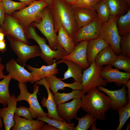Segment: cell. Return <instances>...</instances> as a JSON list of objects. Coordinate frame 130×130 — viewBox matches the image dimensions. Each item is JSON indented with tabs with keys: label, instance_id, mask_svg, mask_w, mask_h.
Segmentation results:
<instances>
[{
	"label": "cell",
	"instance_id": "obj_44",
	"mask_svg": "<svg viewBox=\"0 0 130 130\" xmlns=\"http://www.w3.org/2000/svg\"><path fill=\"white\" fill-rule=\"evenodd\" d=\"M128 88V94L127 100L128 102L130 101V80H129L125 84Z\"/></svg>",
	"mask_w": 130,
	"mask_h": 130
},
{
	"label": "cell",
	"instance_id": "obj_26",
	"mask_svg": "<svg viewBox=\"0 0 130 130\" xmlns=\"http://www.w3.org/2000/svg\"><path fill=\"white\" fill-rule=\"evenodd\" d=\"M117 55L111 46L109 45L98 54L94 61L97 65L102 67L104 65H111L116 58Z\"/></svg>",
	"mask_w": 130,
	"mask_h": 130
},
{
	"label": "cell",
	"instance_id": "obj_36",
	"mask_svg": "<svg viewBox=\"0 0 130 130\" xmlns=\"http://www.w3.org/2000/svg\"><path fill=\"white\" fill-rule=\"evenodd\" d=\"M119 124L116 130H121L130 117V101L124 106L118 109Z\"/></svg>",
	"mask_w": 130,
	"mask_h": 130
},
{
	"label": "cell",
	"instance_id": "obj_12",
	"mask_svg": "<svg viewBox=\"0 0 130 130\" xmlns=\"http://www.w3.org/2000/svg\"><path fill=\"white\" fill-rule=\"evenodd\" d=\"M89 40L82 41L77 43L73 51L61 59L73 61L78 64L83 70L87 69L90 66L86 54L87 46Z\"/></svg>",
	"mask_w": 130,
	"mask_h": 130
},
{
	"label": "cell",
	"instance_id": "obj_8",
	"mask_svg": "<svg viewBox=\"0 0 130 130\" xmlns=\"http://www.w3.org/2000/svg\"><path fill=\"white\" fill-rule=\"evenodd\" d=\"M102 67L97 65L94 60L88 68L83 72L81 91L83 95L98 86H105L107 85V83L101 76Z\"/></svg>",
	"mask_w": 130,
	"mask_h": 130
},
{
	"label": "cell",
	"instance_id": "obj_9",
	"mask_svg": "<svg viewBox=\"0 0 130 130\" xmlns=\"http://www.w3.org/2000/svg\"><path fill=\"white\" fill-rule=\"evenodd\" d=\"M120 15L110 16L108 21L103 23L99 36L103 38L111 46L117 55L121 54L120 43L121 38L116 25Z\"/></svg>",
	"mask_w": 130,
	"mask_h": 130
},
{
	"label": "cell",
	"instance_id": "obj_18",
	"mask_svg": "<svg viewBox=\"0 0 130 130\" xmlns=\"http://www.w3.org/2000/svg\"><path fill=\"white\" fill-rule=\"evenodd\" d=\"M18 100L15 95L12 94L7 107L0 108V116L2 118L6 130H9L15 124L14 116L17 109Z\"/></svg>",
	"mask_w": 130,
	"mask_h": 130
},
{
	"label": "cell",
	"instance_id": "obj_13",
	"mask_svg": "<svg viewBox=\"0 0 130 130\" xmlns=\"http://www.w3.org/2000/svg\"><path fill=\"white\" fill-rule=\"evenodd\" d=\"M126 86L123 85L120 89L115 90H110L102 86L97 87L100 91L106 94L110 99V109L115 111L126 105L128 101L126 96Z\"/></svg>",
	"mask_w": 130,
	"mask_h": 130
},
{
	"label": "cell",
	"instance_id": "obj_49",
	"mask_svg": "<svg viewBox=\"0 0 130 130\" xmlns=\"http://www.w3.org/2000/svg\"><path fill=\"white\" fill-rule=\"evenodd\" d=\"M46 1L48 3V6L49 7L52 4L53 0H44Z\"/></svg>",
	"mask_w": 130,
	"mask_h": 130
},
{
	"label": "cell",
	"instance_id": "obj_20",
	"mask_svg": "<svg viewBox=\"0 0 130 130\" xmlns=\"http://www.w3.org/2000/svg\"><path fill=\"white\" fill-rule=\"evenodd\" d=\"M109 45V44L100 36L89 40L87 46L86 54L89 65L94 60L98 54Z\"/></svg>",
	"mask_w": 130,
	"mask_h": 130
},
{
	"label": "cell",
	"instance_id": "obj_3",
	"mask_svg": "<svg viewBox=\"0 0 130 130\" xmlns=\"http://www.w3.org/2000/svg\"><path fill=\"white\" fill-rule=\"evenodd\" d=\"M35 27L31 24L25 31L27 39H32L38 44L41 51L40 56L48 65L53 64L55 60L58 61L67 55L65 50L57 44L56 50H52L46 43V39L41 37L37 33Z\"/></svg>",
	"mask_w": 130,
	"mask_h": 130
},
{
	"label": "cell",
	"instance_id": "obj_17",
	"mask_svg": "<svg viewBox=\"0 0 130 130\" xmlns=\"http://www.w3.org/2000/svg\"><path fill=\"white\" fill-rule=\"evenodd\" d=\"M38 85H42L45 87L48 94L47 98L43 97L41 101L42 106L46 108L48 111L47 117L50 119H55L67 122L58 115L57 111V105L54 101L53 93L51 91L46 78L36 82Z\"/></svg>",
	"mask_w": 130,
	"mask_h": 130
},
{
	"label": "cell",
	"instance_id": "obj_45",
	"mask_svg": "<svg viewBox=\"0 0 130 130\" xmlns=\"http://www.w3.org/2000/svg\"><path fill=\"white\" fill-rule=\"evenodd\" d=\"M20 2H22L28 6L33 2L37 0H19Z\"/></svg>",
	"mask_w": 130,
	"mask_h": 130
},
{
	"label": "cell",
	"instance_id": "obj_34",
	"mask_svg": "<svg viewBox=\"0 0 130 130\" xmlns=\"http://www.w3.org/2000/svg\"><path fill=\"white\" fill-rule=\"evenodd\" d=\"M1 2L6 14L12 15L15 11L21 10L27 6L21 2H16L12 0H2Z\"/></svg>",
	"mask_w": 130,
	"mask_h": 130
},
{
	"label": "cell",
	"instance_id": "obj_6",
	"mask_svg": "<svg viewBox=\"0 0 130 130\" xmlns=\"http://www.w3.org/2000/svg\"><path fill=\"white\" fill-rule=\"evenodd\" d=\"M32 24L38 29L46 37L49 46L52 50L57 48V35L54 28L53 18L50 9L47 6L44 10L43 16L39 21L32 23Z\"/></svg>",
	"mask_w": 130,
	"mask_h": 130
},
{
	"label": "cell",
	"instance_id": "obj_24",
	"mask_svg": "<svg viewBox=\"0 0 130 130\" xmlns=\"http://www.w3.org/2000/svg\"><path fill=\"white\" fill-rule=\"evenodd\" d=\"M46 78L50 88L53 94L59 90L64 91L66 87L70 88L73 90H81L82 88L81 83L75 81L72 83H65L57 78L55 75L47 77Z\"/></svg>",
	"mask_w": 130,
	"mask_h": 130
},
{
	"label": "cell",
	"instance_id": "obj_16",
	"mask_svg": "<svg viewBox=\"0 0 130 130\" xmlns=\"http://www.w3.org/2000/svg\"><path fill=\"white\" fill-rule=\"evenodd\" d=\"M58 116L66 122H70L77 117V113L81 106V99L74 98L72 101L57 105Z\"/></svg>",
	"mask_w": 130,
	"mask_h": 130
},
{
	"label": "cell",
	"instance_id": "obj_21",
	"mask_svg": "<svg viewBox=\"0 0 130 130\" xmlns=\"http://www.w3.org/2000/svg\"><path fill=\"white\" fill-rule=\"evenodd\" d=\"M73 9L78 29L88 24L97 16L96 12L93 9L77 7Z\"/></svg>",
	"mask_w": 130,
	"mask_h": 130
},
{
	"label": "cell",
	"instance_id": "obj_56",
	"mask_svg": "<svg viewBox=\"0 0 130 130\" xmlns=\"http://www.w3.org/2000/svg\"><path fill=\"white\" fill-rule=\"evenodd\" d=\"M2 0H0V2H1Z\"/></svg>",
	"mask_w": 130,
	"mask_h": 130
},
{
	"label": "cell",
	"instance_id": "obj_28",
	"mask_svg": "<svg viewBox=\"0 0 130 130\" xmlns=\"http://www.w3.org/2000/svg\"><path fill=\"white\" fill-rule=\"evenodd\" d=\"M116 25L120 35L130 32V9L124 14L119 16L117 20Z\"/></svg>",
	"mask_w": 130,
	"mask_h": 130
},
{
	"label": "cell",
	"instance_id": "obj_41",
	"mask_svg": "<svg viewBox=\"0 0 130 130\" xmlns=\"http://www.w3.org/2000/svg\"><path fill=\"white\" fill-rule=\"evenodd\" d=\"M41 130H58V129L48 124L46 125L44 124L41 128Z\"/></svg>",
	"mask_w": 130,
	"mask_h": 130
},
{
	"label": "cell",
	"instance_id": "obj_29",
	"mask_svg": "<svg viewBox=\"0 0 130 130\" xmlns=\"http://www.w3.org/2000/svg\"><path fill=\"white\" fill-rule=\"evenodd\" d=\"M83 95L81 90H73L69 93H60L57 92L53 94V98L57 105L65 103L72 99H81Z\"/></svg>",
	"mask_w": 130,
	"mask_h": 130
},
{
	"label": "cell",
	"instance_id": "obj_2",
	"mask_svg": "<svg viewBox=\"0 0 130 130\" xmlns=\"http://www.w3.org/2000/svg\"><path fill=\"white\" fill-rule=\"evenodd\" d=\"M87 94L81 98V109L97 119L104 120L105 114L110 107V98L97 87Z\"/></svg>",
	"mask_w": 130,
	"mask_h": 130
},
{
	"label": "cell",
	"instance_id": "obj_40",
	"mask_svg": "<svg viewBox=\"0 0 130 130\" xmlns=\"http://www.w3.org/2000/svg\"><path fill=\"white\" fill-rule=\"evenodd\" d=\"M5 13L1 2H0V25L2 26L4 21Z\"/></svg>",
	"mask_w": 130,
	"mask_h": 130
},
{
	"label": "cell",
	"instance_id": "obj_30",
	"mask_svg": "<svg viewBox=\"0 0 130 130\" xmlns=\"http://www.w3.org/2000/svg\"><path fill=\"white\" fill-rule=\"evenodd\" d=\"M12 79L11 74L9 73L0 81V99L2 102V104L5 106L7 105L11 97L9 91V86Z\"/></svg>",
	"mask_w": 130,
	"mask_h": 130
},
{
	"label": "cell",
	"instance_id": "obj_22",
	"mask_svg": "<svg viewBox=\"0 0 130 130\" xmlns=\"http://www.w3.org/2000/svg\"><path fill=\"white\" fill-rule=\"evenodd\" d=\"M57 64L63 63L68 67L67 70L64 73V78H60L64 80L70 78H72L74 81L82 83L83 77V69L77 64L72 61L61 59L56 62Z\"/></svg>",
	"mask_w": 130,
	"mask_h": 130
},
{
	"label": "cell",
	"instance_id": "obj_14",
	"mask_svg": "<svg viewBox=\"0 0 130 130\" xmlns=\"http://www.w3.org/2000/svg\"><path fill=\"white\" fill-rule=\"evenodd\" d=\"M110 64L102 67L101 76L107 82L125 84L130 78V73L123 72L112 68Z\"/></svg>",
	"mask_w": 130,
	"mask_h": 130
},
{
	"label": "cell",
	"instance_id": "obj_52",
	"mask_svg": "<svg viewBox=\"0 0 130 130\" xmlns=\"http://www.w3.org/2000/svg\"><path fill=\"white\" fill-rule=\"evenodd\" d=\"M130 122L128 124L127 126V128L126 129V130H129L130 129Z\"/></svg>",
	"mask_w": 130,
	"mask_h": 130
},
{
	"label": "cell",
	"instance_id": "obj_53",
	"mask_svg": "<svg viewBox=\"0 0 130 130\" xmlns=\"http://www.w3.org/2000/svg\"><path fill=\"white\" fill-rule=\"evenodd\" d=\"M0 32H3L2 29L0 27Z\"/></svg>",
	"mask_w": 130,
	"mask_h": 130
},
{
	"label": "cell",
	"instance_id": "obj_7",
	"mask_svg": "<svg viewBox=\"0 0 130 130\" xmlns=\"http://www.w3.org/2000/svg\"><path fill=\"white\" fill-rule=\"evenodd\" d=\"M18 86L20 93L17 97L18 101L25 100L29 105V109L33 118L42 117H47L48 113L45 112L40 105L37 97L39 90V86L37 82L33 86V92L29 93L28 91L26 83L19 82Z\"/></svg>",
	"mask_w": 130,
	"mask_h": 130
},
{
	"label": "cell",
	"instance_id": "obj_50",
	"mask_svg": "<svg viewBox=\"0 0 130 130\" xmlns=\"http://www.w3.org/2000/svg\"><path fill=\"white\" fill-rule=\"evenodd\" d=\"M3 128L2 122L1 118L0 116V130H2Z\"/></svg>",
	"mask_w": 130,
	"mask_h": 130
},
{
	"label": "cell",
	"instance_id": "obj_46",
	"mask_svg": "<svg viewBox=\"0 0 130 130\" xmlns=\"http://www.w3.org/2000/svg\"><path fill=\"white\" fill-rule=\"evenodd\" d=\"M91 130H101L100 128H97L96 127V124L95 122L92 124Z\"/></svg>",
	"mask_w": 130,
	"mask_h": 130
},
{
	"label": "cell",
	"instance_id": "obj_42",
	"mask_svg": "<svg viewBox=\"0 0 130 130\" xmlns=\"http://www.w3.org/2000/svg\"><path fill=\"white\" fill-rule=\"evenodd\" d=\"M6 44L5 40L0 41V51L3 53L6 51Z\"/></svg>",
	"mask_w": 130,
	"mask_h": 130
},
{
	"label": "cell",
	"instance_id": "obj_1",
	"mask_svg": "<svg viewBox=\"0 0 130 130\" xmlns=\"http://www.w3.org/2000/svg\"><path fill=\"white\" fill-rule=\"evenodd\" d=\"M49 7L53 18L56 32H58L62 25L73 40L78 29L73 9L71 5L63 0H53L52 4Z\"/></svg>",
	"mask_w": 130,
	"mask_h": 130
},
{
	"label": "cell",
	"instance_id": "obj_25",
	"mask_svg": "<svg viewBox=\"0 0 130 130\" xmlns=\"http://www.w3.org/2000/svg\"><path fill=\"white\" fill-rule=\"evenodd\" d=\"M58 32L57 44L65 50L67 55L70 54L74 50L75 46L73 39L65 27L62 25L59 27Z\"/></svg>",
	"mask_w": 130,
	"mask_h": 130
},
{
	"label": "cell",
	"instance_id": "obj_4",
	"mask_svg": "<svg viewBox=\"0 0 130 130\" xmlns=\"http://www.w3.org/2000/svg\"><path fill=\"white\" fill-rule=\"evenodd\" d=\"M48 6V3L44 0H37L27 7L15 11L12 15L25 31L32 23L38 22L42 19L44 9Z\"/></svg>",
	"mask_w": 130,
	"mask_h": 130
},
{
	"label": "cell",
	"instance_id": "obj_35",
	"mask_svg": "<svg viewBox=\"0 0 130 130\" xmlns=\"http://www.w3.org/2000/svg\"><path fill=\"white\" fill-rule=\"evenodd\" d=\"M112 66L126 72L130 73V57L121 54L117 55L116 58L111 65Z\"/></svg>",
	"mask_w": 130,
	"mask_h": 130
},
{
	"label": "cell",
	"instance_id": "obj_43",
	"mask_svg": "<svg viewBox=\"0 0 130 130\" xmlns=\"http://www.w3.org/2000/svg\"><path fill=\"white\" fill-rule=\"evenodd\" d=\"M4 68V65L0 63V79L3 78L6 76L3 72Z\"/></svg>",
	"mask_w": 130,
	"mask_h": 130
},
{
	"label": "cell",
	"instance_id": "obj_54",
	"mask_svg": "<svg viewBox=\"0 0 130 130\" xmlns=\"http://www.w3.org/2000/svg\"><path fill=\"white\" fill-rule=\"evenodd\" d=\"M2 103V102L1 100L0 99V104Z\"/></svg>",
	"mask_w": 130,
	"mask_h": 130
},
{
	"label": "cell",
	"instance_id": "obj_32",
	"mask_svg": "<svg viewBox=\"0 0 130 130\" xmlns=\"http://www.w3.org/2000/svg\"><path fill=\"white\" fill-rule=\"evenodd\" d=\"M94 9L97 14V16L103 23L107 22L110 16L109 8L104 0H101L94 6Z\"/></svg>",
	"mask_w": 130,
	"mask_h": 130
},
{
	"label": "cell",
	"instance_id": "obj_47",
	"mask_svg": "<svg viewBox=\"0 0 130 130\" xmlns=\"http://www.w3.org/2000/svg\"><path fill=\"white\" fill-rule=\"evenodd\" d=\"M5 34L3 32H0V41L4 40V36Z\"/></svg>",
	"mask_w": 130,
	"mask_h": 130
},
{
	"label": "cell",
	"instance_id": "obj_38",
	"mask_svg": "<svg viewBox=\"0 0 130 130\" xmlns=\"http://www.w3.org/2000/svg\"><path fill=\"white\" fill-rule=\"evenodd\" d=\"M101 0H77L71 5L73 8L77 7L93 9L95 5Z\"/></svg>",
	"mask_w": 130,
	"mask_h": 130
},
{
	"label": "cell",
	"instance_id": "obj_23",
	"mask_svg": "<svg viewBox=\"0 0 130 130\" xmlns=\"http://www.w3.org/2000/svg\"><path fill=\"white\" fill-rule=\"evenodd\" d=\"M14 119L15 124L12 130H41L45 124L42 121L29 120L21 118L14 114Z\"/></svg>",
	"mask_w": 130,
	"mask_h": 130
},
{
	"label": "cell",
	"instance_id": "obj_15",
	"mask_svg": "<svg viewBox=\"0 0 130 130\" xmlns=\"http://www.w3.org/2000/svg\"><path fill=\"white\" fill-rule=\"evenodd\" d=\"M6 72L10 74L12 78L19 82H31L32 78V73L27 71L13 59H11L6 64Z\"/></svg>",
	"mask_w": 130,
	"mask_h": 130
},
{
	"label": "cell",
	"instance_id": "obj_39",
	"mask_svg": "<svg viewBox=\"0 0 130 130\" xmlns=\"http://www.w3.org/2000/svg\"><path fill=\"white\" fill-rule=\"evenodd\" d=\"M15 114L19 117H23L27 119H33L29 108L23 106H21L17 108Z\"/></svg>",
	"mask_w": 130,
	"mask_h": 130
},
{
	"label": "cell",
	"instance_id": "obj_55",
	"mask_svg": "<svg viewBox=\"0 0 130 130\" xmlns=\"http://www.w3.org/2000/svg\"><path fill=\"white\" fill-rule=\"evenodd\" d=\"M1 60H2V59H1V58L0 57V63H1Z\"/></svg>",
	"mask_w": 130,
	"mask_h": 130
},
{
	"label": "cell",
	"instance_id": "obj_19",
	"mask_svg": "<svg viewBox=\"0 0 130 130\" xmlns=\"http://www.w3.org/2000/svg\"><path fill=\"white\" fill-rule=\"evenodd\" d=\"M57 64L55 61L52 65L47 66L42 65L39 68L27 65V69L32 73V78L31 83L33 84L40 79L58 73V70L56 68Z\"/></svg>",
	"mask_w": 130,
	"mask_h": 130
},
{
	"label": "cell",
	"instance_id": "obj_51",
	"mask_svg": "<svg viewBox=\"0 0 130 130\" xmlns=\"http://www.w3.org/2000/svg\"><path fill=\"white\" fill-rule=\"evenodd\" d=\"M127 3L128 6L130 7V0H125Z\"/></svg>",
	"mask_w": 130,
	"mask_h": 130
},
{
	"label": "cell",
	"instance_id": "obj_10",
	"mask_svg": "<svg viewBox=\"0 0 130 130\" xmlns=\"http://www.w3.org/2000/svg\"><path fill=\"white\" fill-rule=\"evenodd\" d=\"M103 23L97 16L88 24L79 28L73 40L75 45L80 41L89 40L98 36Z\"/></svg>",
	"mask_w": 130,
	"mask_h": 130
},
{
	"label": "cell",
	"instance_id": "obj_11",
	"mask_svg": "<svg viewBox=\"0 0 130 130\" xmlns=\"http://www.w3.org/2000/svg\"><path fill=\"white\" fill-rule=\"evenodd\" d=\"M1 28L5 35H10L27 45L30 44L26 37L24 29L12 15L5 14Z\"/></svg>",
	"mask_w": 130,
	"mask_h": 130
},
{
	"label": "cell",
	"instance_id": "obj_27",
	"mask_svg": "<svg viewBox=\"0 0 130 130\" xmlns=\"http://www.w3.org/2000/svg\"><path fill=\"white\" fill-rule=\"evenodd\" d=\"M109 9L110 16L122 15L130 9L125 0H104Z\"/></svg>",
	"mask_w": 130,
	"mask_h": 130
},
{
	"label": "cell",
	"instance_id": "obj_31",
	"mask_svg": "<svg viewBox=\"0 0 130 130\" xmlns=\"http://www.w3.org/2000/svg\"><path fill=\"white\" fill-rule=\"evenodd\" d=\"M37 119L50 124L58 130H74L75 124L74 122L68 123L57 119L49 118L47 117H38Z\"/></svg>",
	"mask_w": 130,
	"mask_h": 130
},
{
	"label": "cell",
	"instance_id": "obj_48",
	"mask_svg": "<svg viewBox=\"0 0 130 130\" xmlns=\"http://www.w3.org/2000/svg\"><path fill=\"white\" fill-rule=\"evenodd\" d=\"M68 4L71 5L77 0H63Z\"/></svg>",
	"mask_w": 130,
	"mask_h": 130
},
{
	"label": "cell",
	"instance_id": "obj_5",
	"mask_svg": "<svg viewBox=\"0 0 130 130\" xmlns=\"http://www.w3.org/2000/svg\"><path fill=\"white\" fill-rule=\"evenodd\" d=\"M6 36L11 48L18 57L16 61L20 65L26 67L28 59L40 56L39 46H29L10 35Z\"/></svg>",
	"mask_w": 130,
	"mask_h": 130
},
{
	"label": "cell",
	"instance_id": "obj_33",
	"mask_svg": "<svg viewBox=\"0 0 130 130\" xmlns=\"http://www.w3.org/2000/svg\"><path fill=\"white\" fill-rule=\"evenodd\" d=\"M74 119L78 120V123L77 125L74 127V130H87L97 120L88 113L82 117L79 118L77 117Z\"/></svg>",
	"mask_w": 130,
	"mask_h": 130
},
{
	"label": "cell",
	"instance_id": "obj_37",
	"mask_svg": "<svg viewBox=\"0 0 130 130\" xmlns=\"http://www.w3.org/2000/svg\"><path fill=\"white\" fill-rule=\"evenodd\" d=\"M120 47V54L130 57V32L121 36Z\"/></svg>",
	"mask_w": 130,
	"mask_h": 130
}]
</instances>
